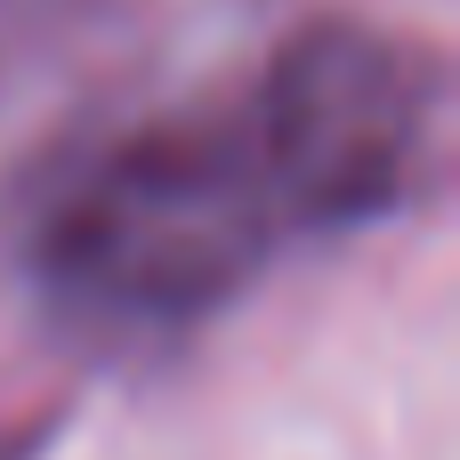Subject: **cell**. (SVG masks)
<instances>
[{
    "instance_id": "obj_1",
    "label": "cell",
    "mask_w": 460,
    "mask_h": 460,
    "mask_svg": "<svg viewBox=\"0 0 460 460\" xmlns=\"http://www.w3.org/2000/svg\"><path fill=\"white\" fill-rule=\"evenodd\" d=\"M437 137V49L323 16L251 81L73 146L32 194L24 275L89 340H178L283 251L404 210Z\"/></svg>"
}]
</instances>
